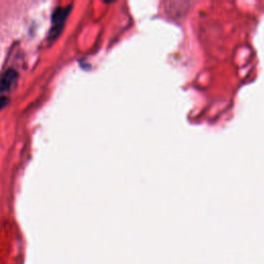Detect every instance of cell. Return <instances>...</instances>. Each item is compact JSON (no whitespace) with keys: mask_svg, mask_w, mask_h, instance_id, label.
<instances>
[{"mask_svg":"<svg viewBox=\"0 0 264 264\" xmlns=\"http://www.w3.org/2000/svg\"><path fill=\"white\" fill-rule=\"evenodd\" d=\"M71 5L58 7L52 15L51 29L49 31V41H55L65 27V23L69 14L71 13Z\"/></svg>","mask_w":264,"mask_h":264,"instance_id":"cell-1","label":"cell"},{"mask_svg":"<svg viewBox=\"0 0 264 264\" xmlns=\"http://www.w3.org/2000/svg\"><path fill=\"white\" fill-rule=\"evenodd\" d=\"M18 80V72L11 68L7 69L0 78V94H5L16 86Z\"/></svg>","mask_w":264,"mask_h":264,"instance_id":"cell-2","label":"cell"},{"mask_svg":"<svg viewBox=\"0 0 264 264\" xmlns=\"http://www.w3.org/2000/svg\"><path fill=\"white\" fill-rule=\"evenodd\" d=\"M8 99L5 96H0V110H2V108L7 104Z\"/></svg>","mask_w":264,"mask_h":264,"instance_id":"cell-3","label":"cell"}]
</instances>
